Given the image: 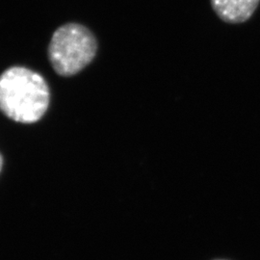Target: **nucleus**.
<instances>
[{
  "mask_svg": "<svg viewBox=\"0 0 260 260\" xmlns=\"http://www.w3.org/2000/svg\"><path fill=\"white\" fill-rule=\"evenodd\" d=\"M260 0H211L214 11L225 22L241 23L251 18Z\"/></svg>",
  "mask_w": 260,
  "mask_h": 260,
  "instance_id": "obj_3",
  "label": "nucleus"
},
{
  "mask_svg": "<svg viewBox=\"0 0 260 260\" xmlns=\"http://www.w3.org/2000/svg\"><path fill=\"white\" fill-rule=\"evenodd\" d=\"M2 166H3V158H2L1 154H0V172L2 170Z\"/></svg>",
  "mask_w": 260,
  "mask_h": 260,
  "instance_id": "obj_4",
  "label": "nucleus"
},
{
  "mask_svg": "<svg viewBox=\"0 0 260 260\" xmlns=\"http://www.w3.org/2000/svg\"><path fill=\"white\" fill-rule=\"evenodd\" d=\"M215 260H225V259H215Z\"/></svg>",
  "mask_w": 260,
  "mask_h": 260,
  "instance_id": "obj_5",
  "label": "nucleus"
},
{
  "mask_svg": "<svg viewBox=\"0 0 260 260\" xmlns=\"http://www.w3.org/2000/svg\"><path fill=\"white\" fill-rule=\"evenodd\" d=\"M96 49V40L88 28L78 23H67L53 33L48 58L58 75L72 76L93 61Z\"/></svg>",
  "mask_w": 260,
  "mask_h": 260,
  "instance_id": "obj_2",
  "label": "nucleus"
},
{
  "mask_svg": "<svg viewBox=\"0 0 260 260\" xmlns=\"http://www.w3.org/2000/svg\"><path fill=\"white\" fill-rule=\"evenodd\" d=\"M50 93L41 75L24 67H12L0 75V111L13 121L33 123L49 105Z\"/></svg>",
  "mask_w": 260,
  "mask_h": 260,
  "instance_id": "obj_1",
  "label": "nucleus"
}]
</instances>
